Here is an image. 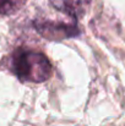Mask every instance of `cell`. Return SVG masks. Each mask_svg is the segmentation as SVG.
Returning a JSON list of instances; mask_svg holds the SVG:
<instances>
[{
	"label": "cell",
	"instance_id": "cell-4",
	"mask_svg": "<svg viewBox=\"0 0 125 126\" xmlns=\"http://www.w3.org/2000/svg\"><path fill=\"white\" fill-rule=\"evenodd\" d=\"M27 0H0V15H12L23 7Z\"/></svg>",
	"mask_w": 125,
	"mask_h": 126
},
{
	"label": "cell",
	"instance_id": "cell-3",
	"mask_svg": "<svg viewBox=\"0 0 125 126\" xmlns=\"http://www.w3.org/2000/svg\"><path fill=\"white\" fill-rule=\"evenodd\" d=\"M49 1L54 9L64 14H68L74 20L82 16L91 2V0H49Z\"/></svg>",
	"mask_w": 125,
	"mask_h": 126
},
{
	"label": "cell",
	"instance_id": "cell-1",
	"mask_svg": "<svg viewBox=\"0 0 125 126\" xmlns=\"http://www.w3.org/2000/svg\"><path fill=\"white\" fill-rule=\"evenodd\" d=\"M12 72L21 81L41 83L50 79L53 67L48 58L39 51L17 49L12 55Z\"/></svg>",
	"mask_w": 125,
	"mask_h": 126
},
{
	"label": "cell",
	"instance_id": "cell-2",
	"mask_svg": "<svg viewBox=\"0 0 125 126\" xmlns=\"http://www.w3.org/2000/svg\"><path fill=\"white\" fill-rule=\"evenodd\" d=\"M35 28L43 38L48 41H63L66 38H72L80 34V30L75 22H55V21H41L36 20L33 22Z\"/></svg>",
	"mask_w": 125,
	"mask_h": 126
}]
</instances>
